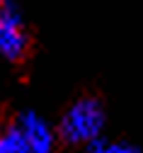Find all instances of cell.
Masks as SVG:
<instances>
[{
    "instance_id": "cell-1",
    "label": "cell",
    "mask_w": 143,
    "mask_h": 153,
    "mask_svg": "<svg viewBox=\"0 0 143 153\" xmlns=\"http://www.w3.org/2000/svg\"><path fill=\"white\" fill-rule=\"evenodd\" d=\"M104 100L99 92H80L61 112L56 124V148L61 153H83L102 131Z\"/></svg>"
},
{
    "instance_id": "cell-2",
    "label": "cell",
    "mask_w": 143,
    "mask_h": 153,
    "mask_svg": "<svg viewBox=\"0 0 143 153\" xmlns=\"http://www.w3.org/2000/svg\"><path fill=\"white\" fill-rule=\"evenodd\" d=\"M0 56L15 71H24L36 56V34L22 22L7 0H0Z\"/></svg>"
}]
</instances>
